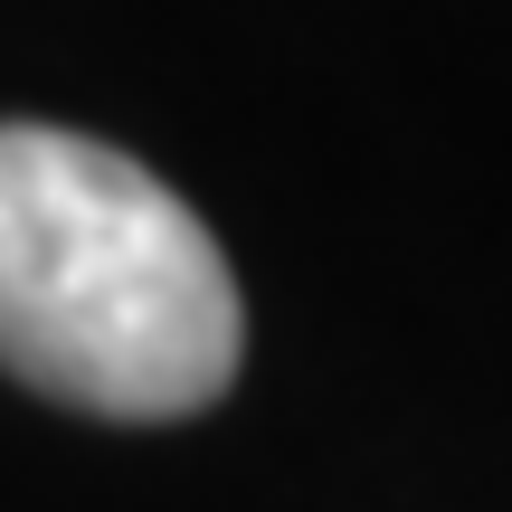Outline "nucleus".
<instances>
[{
  "label": "nucleus",
  "mask_w": 512,
  "mask_h": 512,
  "mask_svg": "<svg viewBox=\"0 0 512 512\" xmlns=\"http://www.w3.org/2000/svg\"><path fill=\"white\" fill-rule=\"evenodd\" d=\"M247 351L219 238L133 152L0 124V370L86 418H200Z\"/></svg>",
  "instance_id": "nucleus-1"
}]
</instances>
